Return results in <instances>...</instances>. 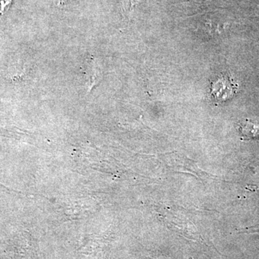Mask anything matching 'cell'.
I'll use <instances>...</instances> for the list:
<instances>
[{"mask_svg":"<svg viewBox=\"0 0 259 259\" xmlns=\"http://www.w3.org/2000/svg\"><path fill=\"white\" fill-rule=\"evenodd\" d=\"M85 74L88 80L89 90H92L94 87L98 84L101 79L102 71L98 64L94 61H90L85 69Z\"/></svg>","mask_w":259,"mask_h":259,"instance_id":"6da1fadb","label":"cell"},{"mask_svg":"<svg viewBox=\"0 0 259 259\" xmlns=\"http://www.w3.org/2000/svg\"><path fill=\"white\" fill-rule=\"evenodd\" d=\"M241 132L243 137L248 139L259 138V126L250 122H246L241 125Z\"/></svg>","mask_w":259,"mask_h":259,"instance_id":"7a4b0ae2","label":"cell"},{"mask_svg":"<svg viewBox=\"0 0 259 259\" xmlns=\"http://www.w3.org/2000/svg\"><path fill=\"white\" fill-rule=\"evenodd\" d=\"M241 233H259V224L256 225V226L249 227V228H245V229L242 230Z\"/></svg>","mask_w":259,"mask_h":259,"instance_id":"277c9868","label":"cell"},{"mask_svg":"<svg viewBox=\"0 0 259 259\" xmlns=\"http://www.w3.org/2000/svg\"><path fill=\"white\" fill-rule=\"evenodd\" d=\"M12 0H0V16L4 15L6 10L11 5Z\"/></svg>","mask_w":259,"mask_h":259,"instance_id":"3957f363","label":"cell"}]
</instances>
